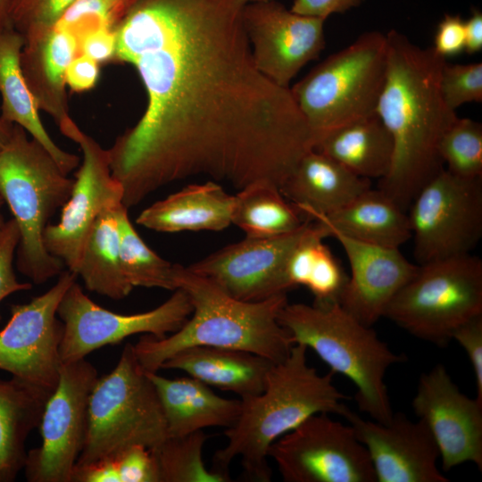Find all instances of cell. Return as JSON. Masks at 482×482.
<instances>
[{
	"label": "cell",
	"mask_w": 482,
	"mask_h": 482,
	"mask_svg": "<svg viewBox=\"0 0 482 482\" xmlns=\"http://www.w3.org/2000/svg\"><path fill=\"white\" fill-rule=\"evenodd\" d=\"M245 0H139L115 25L114 62L146 93L138 121L107 149L129 209L197 175L279 189L315 145L290 87L257 68Z\"/></svg>",
	"instance_id": "obj_1"
},
{
	"label": "cell",
	"mask_w": 482,
	"mask_h": 482,
	"mask_svg": "<svg viewBox=\"0 0 482 482\" xmlns=\"http://www.w3.org/2000/svg\"><path fill=\"white\" fill-rule=\"evenodd\" d=\"M386 36V71L376 113L390 132L394 154L379 189L407 212L420 188L445 168L439 145L458 116L441 92L445 59L395 29Z\"/></svg>",
	"instance_id": "obj_2"
},
{
	"label": "cell",
	"mask_w": 482,
	"mask_h": 482,
	"mask_svg": "<svg viewBox=\"0 0 482 482\" xmlns=\"http://www.w3.org/2000/svg\"><path fill=\"white\" fill-rule=\"evenodd\" d=\"M307 349L295 344L283 361L272 365L264 390L241 400L237 421L224 432L228 443L212 457V471L231 481L229 466L239 457L247 478L269 482L268 450L273 442L314 414L345 415L347 396L333 384L332 371L320 375L308 364Z\"/></svg>",
	"instance_id": "obj_3"
},
{
	"label": "cell",
	"mask_w": 482,
	"mask_h": 482,
	"mask_svg": "<svg viewBox=\"0 0 482 482\" xmlns=\"http://www.w3.org/2000/svg\"><path fill=\"white\" fill-rule=\"evenodd\" d=\"M175 284L176 289L188 295L193 307L191 318L170 336L156 338L145 334L133 345L145 371L157 372L173 354L192 346L244 350L277 363L295 345L278 320L287 303V294L260 302L240 301L179 264Z\"/></svg>",
	"instance_id": "obj_4"
},
{
	"label": "cell",
	"mask_w": 482,
	"mask_h": 482,
	"mask_svg": "<svg viewBox=\"0 0 482 482\" xmlns=\"http://www.w3.org/2000/svg\"><path fill=\"white\" fill-rule=\"evenodd\" d=\"M278 320L294 344L312 349L333 373L353 381L360 411L380 423L391 420L394 412L385 376L391 366L404 362L405 355L393 352L371 327L358 321L339 303H287Z\"/></svg>",
	"instance_id": "obj_5"
},
{
	"label": "cell",
	"mask_w": 482,
	"mask_h": 482,
	"mask_svg": "<svg viewBox=\"0 0 482 482\" xmlns=\"http://www.w3.org/2000/svg\"><path fill=\"white\" fill-rule=\"evenodd\" d=\"M74 179L64 173L47 150L13 124L0 149V195L20 230L17 268L41 285L59 276L64 263L47 252L43 234L50 219L71 196Z\"/></svg>",
	"instance_id": "obj_6"
},
{
	"label": "cell",
	"mask_w": 482,
	"mask_h": 482,
	"mask_svg": "<svg viewBox=\"0 0 482 482\" xmlns=\"http://www.w3.org/2000/svg\"><path fill=\"white\" fill-rule=\"evenodd\" d=\"M386 55V33L364 32L290 87L315 144L327 133L376 112Z\"/></svg>",
	"instance_id": "obj_7"
},
{
	"label": "cell",
	"mask_w": 482,
	"mask_h": 482,
	"mask_svg": "<svg viewBox=\"0 0 482 482\" xmlns=\"http://www.w3.org/2000/svg\"><path fill=\"white\" fill-rule=\"evenodd\" d=\"M168 437L156 388L126 344L115 368L98 377L91 391L87 430L76 465H83L133 445L150 449ZM75 465V466H76Z\"/></svg>",
	"instance_id": "obj_8"
},
{
	"label": "cell",
	"mask_w": 482,
	"mask_h": 482,
	"mask_svg": "<svg viewBox=\"0 0 482 482\" xmlns=\"http://www.w3.org/2000/svg\"><path fill=\"white\" fill-rule=\"evenodd\" d=\"M481 314L482 261L469 253L418 265L383 317L443 347L459 326Z\"/></svg>",
	"instance_id": "obj_9"
},
{
	"label": "cell",
	"mask_w": 482,
	"mask_h": 482,
	"mask_svg": "<svg viewBox=\"0 0 482 482\" xmlns=\"http://www.w3.org/2000/svg\"><path fill=\"white\" fill-rule=\"evenodd\" d=\"M408 210L418 265L469 254L482 236V179H461L444 168Z\"/></svg>",
	"instance_id": "obj_10"
},
{
	"label": "cell",
	"mask_w": 482,
	"mask_h": 482,
	"mask_svg": "<svg viewBox=\"0 0 482 482\" xmlns=\"http://www.w3.org/2000/svg\"><path fill=\"white\" fill-rule=\"evenodd\" d=\"M287 482H377L370 455L351 425L317 413L268 450Z\"/></svg>",
	"instance_id": "obj_11"
},
{
	"label": "cell",
	"mask_w": 482,
	"mask_h": 482,
	"mask_svg": "<svg viewBox=\"0 0 482 482\" xmlns=\"http://www.w3.org/2000/svg\"><path fill=\"white\" fill-rule=\"evenodd\" d=\"M97 378L96 369L86 359L61 363L38 426L42 443L27 452L23 470L29 482H71L85 445L89 396Z\"/></svg>",
	"instance_id": "obj_12"
},
{
	"label": "cell",
	"mask_w": 482,
	"mask_h": 482,
	"mask_svg": "<svg viewBox=\"0 0 482 482\" xmlns=\"http://www.w3.org/2000/svg\"><path fill=\"white\" fill-rule=\"evenodd\" d=\"M192 311L187 293L177 288L169 299L151 311L113 312L94 303L76 280L64 293L56 312L63 323L61 363L85 359L95 350L137 334L164 337L179 329Z\"/></svg>",
	"instance_id": "obj_13"
},
{
	"label": "cell",
	"mask_w": 482,
	"mask_h": 482,
	"mask_svg": "<svg viewBox=\"0 0 482 482\" xmlns=\"http://www.w3.org/2000/svg\"><path fill=\"white\" fill-rule=\"evenodd\" d=\"M58 127L79 145L83 160L60 220L46 227L43 241L47 252L76 274L96 220L105 209L122 204L123 187L112 175L107 149L84 133L71 117Z\"/></svg>",
	"instance_id": "obj_14"
},
{
	"label": "cell",
	"mask_w": 482,
	"mask_h": 482,
	"mask_svg": "<svg viewBox=\"0 0 482 482\" xmlns=\"http://www.w3.org/2000/svg\"><path fill=\"white\" fill-rule=\"evenodd\" d=\"M77 275L63 270L44 294L11 306V318L0 331V370L12 377L53 392L61 366L63 323L57 307Z\"/></svg>",
	"instance_id": "obj_15"
},
{
	"label": "cell",
	"mask_w": 482,
	"mask_h": 482,
	"mask_svg": "<svg viewBox=\"0 0 482 482\" xmlns=\"http://www.w3.org/2000/svg\"><path fill=\"white\" fill-rule=\"evenodd\" d=\"M311 222L307 218L296 230L278 237H245L187 269L240 301L260 302L287 294L293 289L287 278V262Z\"/></svg>",
	"instance_id": "obj_16"
},
{
	"label": "cell",
	"mask_w": 482,
	"mask_h": 482,
	"mask_svg": "<svg viewBox=\"0 0 482 482\" xmlns=\"http://www.w3.org/2000/svg\"><path fill=\"white\" fill-rule=\"evenodd\" d=\"M325 21L294 12L275 0L246 3L243 9L244 28L257 68L285 87L324 49Z\"/></svg>",
	"instance_id": "obj_17"
},
{
	"label": "cell",
	"mask_w": 482,
	"mask_h": 482,
	"mask_svg": "<svg viewBox=\"0 0 482 482\" xmlns=\"http://www.w3.org/2000/svg\"><path fill=\"white\" fill-rule=\"evenodd\" d=\"M411 404L435 439L444 471L466 462L482 470V403L463 394L443 364L420 376Z\"/></svg>",
	"instance_id": "obj_18"
},
{
	"label": "cell",
	"mask_w": 482,
	"mask_h": 482,
	"mask_svg": "<svg viewBox=\"0 0 482 482\" xmlns=\"http://www.w3.org/2000/svg\"><path fill=\"white\" fill-rule=\"evenodd\" d=\"M366 448L377 482H448L437 467L439 451L423 420L402 412L380 423L348 409L344 415Z\"/></svg>",
	"instance_id": "obj_19"
},
{
	"label": "cell",
	"mask_w": 482,
	"mask_h": 482,
	"mask_svg": "<svg viewBox=\"0 0 482 482\" xmlns=\"http://www.w3.org/2000/svg\"><path fill=\"white\" fill-rule=\"evenodd\" d=\"M325 227L328 237L341 245L351 268L339 304L358 321L372 327L383 317L395 294L416 273L418 264L409 262L399 248L359 241Z\"/></svg>",
	"instance_id": "obj_20"
},
{
	"label": "cell",
	"mask_w": 482,
	"mask_h": 482,
	"mask_svg": "<svg viewBox=\"0 0 482 482\" xmlns=\"http://www.w3.org/2000/svg\"><path fill=\"white\" fill-rule=\"evenodd\" d=\"M274 362L238 349L192 346L179 351L161 369L179 370L188 376L241 400L261 394Z\"/></svg>",
	"instance_id": "obj_21"
},
{
	"label": "cell",
	"mask_w": 482,
	"mask_h": 482,
	"mask_svg": "<svg viewBox=\"0 0 482 482\" xmlns=\"http://www.w3.org/2000/svg\"><path fill=\"white\" fill-rule=\"evenodd\" d=\"M235 195L209 179L188 185L144 209L136 222L164 233L220 231L231 224Z\"/></svg>",
	"instance_id": "obj_22"
},
{
	"label": "cell",
	"mask_w": 482,
	"mask_h": 482,
	"mask_svg": "<svg viewBox=\"0 0 482 482\" xmlns=\"http://www.w3.org/2000/svg\"><path fill=\"white\" fill-rule=\"evenodd\" d=\"M147 375L156 388L168 436H183L209 427L227 428L234 425L240 414L241 399L221 397L211 386L190 376L168 378L157 372Z\"/></svg>",
	"instance_id": "obj_23"
},
{
	"label": "cell",
	"mask_w": 482,
	"mask_h": 482,
	"mask_svg": "<svg viewBox=\"0 0 482 482\" xmlns=\"http://www.w3.org/2000/svg\"><path fill=\"white\" fill-rule=\"evenodd\" d=\"M78 54V41L70 32L54 27L46 34L24 44L20 65L38 110L59 126L68 119L65 72Z\"/></svg>",
	"instance_id": "obj_24"
},
{
	"label": "cell",
	"mask_w": 482,
	"mask_h": 482,
	"mask_svg": "<svg viewBox=\"0 0 482 482\" xmlns=\"http://www.w3.org/2000/svg\"><path fill=\"white\" fill-rule=\"evenodd\" d=\"M370 188V179L313 149L303 156L280 192L303 216L328 215Z\"/></svg>",
	"instance_id": "obj_25"
},
{
	"label": "cell",
	"mask_w": 482,
	"mask_h": 482,
	"mask_svg": "<svg viewBox=\"0 0 482 482\" xmlns=\"http://www.w3.org/2000/svg\"><path fill=\"white\" fill-rule=\"evenodd\" d=\"M23 46V37L13 28L0 30V115L5 121L22 127L47 150L62 170L69 174L78 167L79 157L60 148L44 128L21 69Z\"/></svg>",
	"instance_id": "obj_26"
},
{
	"label": "cell",
	"mask_w": 482,
	"mask_h": 482,
	"mask_svg": "<svg viewBox=\"0 0 482 482\" xmlns=\"http://www.w3.org/2000/svg\"><path fill=\"white\" fill-rule=\"evenodd\" d=\"M304 216L352 238L380 246L400 248L411 239L407 212L380 189L370 188L328 215L311 212Z\"/></svg>",
	"instance_id": "obj_27"
},
{
	"label": "cell",
	"mask_w": 482,
	"mask_h": 482,
	"mask_svg": "<svg viewBox=\"0 0 482 482\" xmlns=\"http://www.w3.org/2000/svg\"><path fill=\"white\" fill-rule=\"evenodd\" d=\"M51 393L14 377L0 379V482L14 481L23 470L26 440Z\"/></svg>",
	"instance_id": "obj_28"
},
{
	"label": "cell",
	"mask_w": 482,
	"mask_h": 482,
	"mask_svg": "<svg viewBox=\"0 0 482 482\" xmlns=\"http://www.w3.org/2000/svg\"><path fill=\"white\" fill-rule=\"evenodd\" d=\"M314 150L359 177L381 179L390 169L394 143L375 112L327 133L316 142Z\"/></svg>",
	"instance_id": "obj_29"
},
{
	"label": "cell",
	"mask_w": 482,
	"mask_h": 482,
	"mask_svg": "<svg viewBox=\"0 0 482 482\" xmlns=\"http://www.w3.org/2000/svg\"><path fill=\"white\" fill-rule=\"evenodd\" d=\"M327 228L312 220L292 251L287 262V278L292 287L303 286L312 294L316 304L339 303L348 277L323 239Z\"/></svg>",
	"instance_id": "obj_30"
},
{
	"label": "cell",
	"mask_w": 482,
	"mask_h": 482,
	"mask_svg": "<svg viewBox=\"0 0 482 482\" xmlns=\"http://www.w3.org/2000/svg\"><path fill=\"white\" fill-rule=\"evenodd\" d=\"M105 209L96 220L87 237L76 275L91 292L121 300L132 291L120 260L118 209Z\"/></svg>",
	"instance_id": "obj_31"
},
{
	"label": "cell",
	"mask_w": 482,
	"mask_h": 482,
	"mask_svg": "<svg viewBox=\"0 0 482 482\" xmlns=\"http://www.w3.org/2000/svg\"><path fill=\"white\" fill-rule=\"evenodd\" d=\"M231 224L249 237H272L293 232L307 220L287 203L280 189L271 182L260 180L234 195Z\"/></svg>",
	"instance_id": "obj_32"
},
{
	"label": "cell",
	"mask_w": 482,
	"mask_h": 482,
	"mask_svg": "<svg viewBox=\"0 0 482 482\" xmlns=\"http://www.w3.org/2000/svg\"><path fill=\"white\" fill-rule=\"evenodd\" d=\"M117 216L120 266L128 282L133 288L176 290L177 264L162 259L144 242L130 222L124 204L119 207Z\"/></svg>",
	"instance_id": "obj_33"
},
{
	"label": "cell",
	"mask_w": 482,
	"mask_h": 482,
	"mask_svg": "<svg viewBox=\"0 0 482 482\" xmlns=\"http://www.w3.org/2000/svg\"><path fill=\"white\" fill-rule=\"evenodd\" d=\"M207 439L208 436L198 430L183 436H168L151 449L160 482H229L224 476L205 467L202 453Z\"/></svg>",
	"instance_id": "obj_34"
},
{
	"label": "cell",
	"mask_w": 482,
	"mask_h": 482,
	"mask_svg": "<svg viewBox=\"0 0 482 482\" xmlns=\"http://www.w3.org/2000/svg\"><path fill=\"white\" fill-rule=\"evenodd\" d=\"M71 482H160L155 457L143 445H133L83 465H76Z\"/></svg>",
	"instance_id": "obj_35"
},
{
	"label": "cell",
	"mask_w": 482,
	"mask_h": 482,
	"mask_svg": "<svg viewBox=\"0 0 482 482\" xmlns=\"http://www.w3.org/2000/svg\"><path fill=\"white\" fill-rule=\"evenodd\" d=\"M439 154L445 170L465 179H482V125L459 118L443 136Z\"/></svg>",
	"instance_id": "obj_36"
},
{
	"label": "cell",
	"mask_w": 482,
	"mask_h": 482,
	"mask_svg": "<svg viewBox=\"0 0 482 482\" xmlns=\"http://www.w3.org/2000/svg\"><path fill=\"white\" fill-rule=\"evenodd\" d=\"M75 0H11L9 17L12 28L26 42L51 30Z\"/></svg>",
	"instance_id": "obj_37"
},
{
	"label": "cell",
	"mask_w": 482,
	"mask_h": 482,
	"mask_svg": "<svg viewBox=\"0 0 482 482\" xmlns=\"http://www.w3.org/2000/svg\"><path fill=\"white\" fill-rule=\"evenodd\" d=\"M440 87L447 106L455 111L464 104L482 102V62L449 64L445 62Z\"/></svg>",
	"instance_id": "obj_38"
},
{
	"label": "cell",
	"mask_w": 482,
	"mask_h": 482,
	"mask_svg": "<svg viewBox=\"0 0 482 482\" xmlns=\"http://www.w3.org/2000/svg\"><path fill=\"white\" fill-rule=\"evenodd\" d=\"M55 27L72 34L78 40L87 31L112 28L108 0H75L63 12Z\"/></svg>",
	"instance_id": "obj_39"
},
{
	"label": "cell",
	"mask_w": 482,
	"mask_h": 482,
	"mask_svg": "<svg viewBox=\"0 0 482 482\" xmlns=\"http://www.w3.org/2000/svg\"><path fill=\"white\" fill-rule=\"evenodd\" d=\"M19 243L20 230L16 221L11 219L0 231V303L13 293L32 288L31 283L20 282L14 272L13 260Z\"/></svg>",
	"instance_id": "obj_40"
},
{
	"label": "cell",
	"mask_w": 482,
	"mask_h": 482,
	"mask_svg": "<svg viewBox=\"0 0 482 482\" xmlns=\"http://www.w3.org/2000/svg\"><path fill=\"white\" fill-rule=\"evenodd\" d=\"M452 340L457 341L467 353L475 376L476 399L482 403V314L459 326Z\"/></svg>",
	"instance_id": "obj_41"
},
{
	"label": "cell",
	"mask_w": 482,
	"mask_h": 482,
	"mask_svg": "<svg viewBox=\"0 0 482 482\" xmlns=\"http://www.w3.org/2000/svg\"><path fill=\"white\" fill-rule=\"evenodd\" d=\"M432 47L445 59L464 52V20L457 14H445L437 24Z\"/></svg>",
	"instance_id": "obj_42"
},
{
	"label": "cell",
	"mask_w": 482,
	"mask_h": 482,
	"mask_svg": "<svg viewBox=\"0 0 482 482\" xmlns=\"http://www.w3.org/2000/svg\"><path fill=\"white\" fill-rule=\"evenodd\" d=\"M77 41L78 54H84L98 64L114 62L116 51L114 29H96L87 31Z\"/></svg>",
	"instance_id": "obj_43"
},
{
	"label": "cell",
	"mask_w": 482,
	"mask_h": 482,
	"mask_svg": "<svg viewBox=\"0 0 482 482\" xmlns=\"http://www.w3.org/2000/svg\"><path fill=\"white\" fill-rule=\"evenodd\" d=\"M99 71L96 61L84 54H77L66 69V85L74 92L88 91L96 85Z\"/></svg>",
	"instance_id": "obj_44"
},
{
	"label": "cell",
	"mask_w": 482,
	"mask_h": 482,
	"mask_svg": "<svg viewBox=\"0 0 482 482\" xmlns=\"http://www.w3.org/2000/svg\"><path fill=\"white\" fill-rule=\"evenodd\" d=\"M364 0H294V12L326 20L334 13H344L358 7Z\"/></svg>",
	"instance_id": "obj_45"
},
{
	"label": "cell",
	"mask_w": 482,
	"mask_h": 482,
	"mask_svg": "<svg viewBox=\"0 0 482 482\" xmlns=\"http://www.w3.org/2000/svg\"><path fill=\"white\" fill-rule=\"evenodd\" d=\"M465 50L468 54H474L482 49V12L473 9L470 17L464 21Z\"/></svg>",
	"instance_id": "obj_46"
},
{
	"label": "cell",
	"mask_w": 482,
	"mask_h": 482,
	"mask_svg": "<svg viewBox=\"0 0 482 482\" xmlns=\"http://www.w3.org/2000/svg\"><path fill=\"white\" fill-rule=\"evenodd\" d=\"M139 0H108L113 28L127 13V12Z\"/></svg>",
	"instance_id": "obj_47"
},
{
	"label": "cell",
	"mask_w": 482,
	"mask_h": 482,
	"mask_svg": "<svg viewBox=\"0 0 482 482\" xmlns=\"http://www.w3.org/2000/svg\"><path fill=\"white\" fill-rule=\"evenodd\" d=\"M11 0H0V30L12 28L9 17Z\"/></svg>",
	"instance_id": "obj_48"
},
{
	"label": "cell",
	"mask_w": 482,
	"mask_h": 482,
	"mask_svg": "<svg viewBox=\"0 0 482 482\" xmlns=\"http://www.w3.org/2000/svg\"><path fill=\"white\" fill-rule=\"evenodd\" d=\"M13 124L5 121L0 115V149L9 141Z\"/></svg>",
	"instance_id": "obj_49"
},
{
	"label": "cell",
	"mask_w": 482,
	"mask_h": 482,
	"mask_svg": "<svg viewBox=\"0 0 482 482\" xmlns=\"http://www.w3.org/2000/svg\"><path fill=\"white\" fill-rule=\"evenodd\" d=\"M4 205V199L2 198V196L0 195V231H1V229H3V227H4V223H5L4 215L2 213V208H3Z\"/></svg>",
	"instance_id": "obj_50"
},
{
	"label": "cell",
	"mask_w": 482,
	"mask_h": 482,
	"mask_svg": "<svg viewBox=\"0 0 482 482\" xmlns=\"http://www.w3.org/2000/svg\"><path fill=\"white\" fill-rule=\"evenodd\" d=\"M245 3H253V2H265V1H269V0H245Z\"/></svg>",
	"instance_id": "obj_51"
}]
</instances>
